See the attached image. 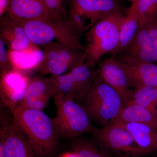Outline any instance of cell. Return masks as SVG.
<instances>
[{
	"label": "cell",
	"mask_w": 157,
	"mask_h": 157,
	"mask_svg": "<svg viewBox=\"0 0 157 157\" xmlns=\"http://www.w3.org/2000/svg\"><path fill=\"white\" fill-rule=\"evenodd\" d=\"M14 123L42 157L51 156L59 137L53 122L42 110L17 107L11 110Z\"/></svg>",
	"instance_id": "6da1fadb"
},
{
	"label": "cell",
	"mask_w": 157,
	"mask_h": 157,
	"mask_svg": "<svg viewBox=\"0 0 157 157\" xmlns=\"http://www.w3.org/2000/svg\"><path fill=\"white\" fill-rule=\"evenodd\" d=\"M25 30L29 39L35 45L42 46L54 39L58 42L84 52L85 46L80 36L68 17L64 19L38 18L17 20Z\"/></svg>",
	"instance_id": "7a4b0ae2"
},
{
	"label": "cell",
	"mask_w": 157,
	"mask_h": 157,
	"mask_svg": "<svg viewBox=\"0 0 157 157\" xmlns=\"http://www.w3.org/2000/svg\"><path fill=\"white\" fill-rule=\"evenodd\" d=\"M124 17L122 9L117 10L98 21L86 33L84 51L86 66L94 70L102 57L116 48Z\"/></svg>",
	"instance_id": "3957f363"
},
{
	"label": "cell",
	"mask_w": 157,
	"mask_h": 157,
	"mask_svg": "<svg viewBox=\"0 0 157 157\" xmlns=\"http://www.w3.org/2000/svg\"><path fill=\"white\" fill-rule=\"evenodd\" d=\"M83 100L91 120L101 128L117 119L124 106L119 94L98 75Z\"/></svg>",
	"instance_id": "277c9868"
},
{
	"label": "cell",
	"mask_w": 157,
	"mask_h": 157,
	"mask_svg": "<svg viewBox=\"0 0 157 157\" xmlns=\"http://www.w3.org/2000/svg\"><path fill=\"white\" fill-rule=\"evenodd\" d=\"M52 98L56 109V115L52 121L59 137L70 139L86 132H94L96 128L84 107L60 93H56Z\"/></svg>",
	"instance_id": "5b68a950"
},
{
	"label": "cell",
	"mask_w": 157,
	"mask_h": 157,
	"mask_svg": "<svg viewBox=\"0 0 157 157\" xmlns=\"http://www.w3.org/2000/svg\"><path fill=\"white\" fill-rule=\"evenodd\" d=\"M68 19L80 36L101 19L122 9L118 0H66Z\"/></svg>",
	"instance_id": "8992f818"
},
{
	"label": "cell",
	"mask_w": 157,
	"mask_h": 157,
	"mask_svg": "<svg viewBox=\"0 0 157 157\" xmlns=\"http://www.w3.org/2000/svg\"><path fill=\"white\" fill-rule=\"evenodd\" d=\"M96 140L114 157H143L148 155L140 148L123 124L116 119L93 132Z\"/></svg>",
	"instance_id": "52a82bcc"
},
{
	"label": "cell",
	"mask_w": 157,
	"mask_h": 157,
	"mask_svg": "<svg viewBox=\"0 0 157 157\" xmlns=\"http://www.w3.org/2000/svg\"><path fill=\"white\" fill-rule=\"evenodd\" d=\"M41 47L44 56L37 70L42 75L59 76L64 74L68 70L70 71L85 64L86 56L84 52L59 42H50Z\"/></svg>",
	"instance_id": "ba28073f"
},
{
	"label": "cell",
	"mask_w": 157,
	"mask_h": 157,
	"mask_svg": "<svg viewBox=\"0 0 157 157\" xmlns=\"http://www.w3.org/2000/svg\"><path fill=\"white\" fill-rule=\"evenodd\" d=\"M97 74L85 64L73 68L68 73L51 76L56 93H60L78 101L84 99Z\"/></svg>",
	"instance_id": "9c48e42d"
},
{
	"label": "cell",
	"mask_w": 157,
	"mask_h": 157,
	"mask_svg": "<svg viewBox=\"0 0 157 157\" xmlns=\"http://www.w3.org/2000/svg\"><path fill=\"white\" fill-rule=\"evenodd\" d=\"M115 57L128 65L157 63L156 48L144 25L140 26L132 41Z\"/></svg>",
	"instance_id": "30bf717a"
},
{
	"label": "cell",
	"mask_w": 157,
	"mask_h": 157,
	"mask_svg": "<svg viewBox=\"0 0 157 157\" xmlns=\"http://www.w3.org/2000/svg\"><path fill=\"white\" fill-rule=\"evenodd\" d=\"M98 64L97 75L119 94L124 105L130 103L133 89L121 62L111 56L101 60Z\"/></svg>",
	"instance_id": "8fae6325"
},
{
	"label": "cell",
	"mask_w": 157,
	"mask_h": 157,
	"mask_svg": "<svg viewBox=\"0 0 157 157\" xmlns=\"http://www.w3.org/2000/svg\"><path fill=\"white\" fill-rule=\"evenodd\" d=\"M29 79L20 71L13 70L1 73L0 95L3 106L13 110L23 100Z\"/></svg>",
	"instance_id": "7c38bea8"
},
{
	"label": "cell",
	"mask_w": 157,
	"mask_h": 157,
	"mask_svg": "<svg viewBox=\"0 0 157 157\" xmlns=\"http://www.w3.org/2000/svg\"><path fill=\"white\" fill-rule=\"evenodd\" d=\"M6 157H42L14 123H5L1 128Z\"/></svg>",
	"instance_id": "4fadbf2b"
},
{
	"label": "cell",
	"mask_w": 157,
	"mask_h": 157,
	"mask_svg": "<svg viewBox=\"0 0 157 157\" xmlns=\"http://www.w3.org/2000/svg\"><path fill=\"white\" fill-rule=\"evenodd\" d=\"M56 93L50 77L29 78L24 98L17 107L42 111L47 107L51 97Z\"/></svg>",
	"instance_id": "5bb4252c"
},
{
	"label": "cell",
	"mask_w": 157,
	"mask_h": 157,
	"mask_svg": "<svg viewBox=\"0 0 157 157\" xmlns=\"http://www.w3.org/2000/svg\"><path fill=\"white\" fill-rule=\"evenodd\" d=\"M0 24V39L5 42L8 50L23 51L40 48L31 42L17 20L6 15L1 17Z\"/></svg>",
	"instance_id": "9a60e30c"
},
{
	"label": "cell",
	"mask_w": 157,
	"mask_h": 157,
	"mask_svg": "<svg viewBox=\"0 0 157 157\" xmlns=\"http://www.w3.org/2000/svg\"><path fill=\"white\" fill-rule=\"evenodd\" d=\"M6 15L16 20L54 18L43 0H11Z\"/></svg>",
	"instance_id": "2e32d148"
},
{
	"label": "cell",
	"mask_w": 157,
	"mask_h": 157,
	"mask_svg": "<svg viewBox=\"0 0 157 157\" xmlns=\"http://www.w3.org/2000/svg\"><path fill=\"white\" fill-rule=\"evenodd\" d=\"M121 63L132 89L144 86L157 87V65L148 63L128 65Z\"/></svg>",
	"instance_id": "e0dca14e"
},
{
	"label": "cell",
	"mask_w": 157,
	"mask_h": 157,
	"mask_svg": "<svg viewBox=\"0 0 157 157\" xmlns=\"http://www.w3.org/2000/svg\"><path fill=\"white\" fill-rule=\"evenodd\" d=\"M121 122L132 136L135 143L148 155L157 151L156 129L145 124Z\"/></svg>",
	"instance_id": "ac0fdd59"
},
{
	"label": "cell",
	"mask_w": 157,
	"mask_h": 157,
	"mask_svg": "<svg viewBox=\"0 0 157 157\" xmlns=\"http://www.w3.org/2000/svg\"><path fill=\"white\" fill-rule=\"evenodd\" d=\"M140 26L136 3L134 2L121 23L118 44L115 50L109 54L111 56L115 57L122 51L132 41Z\"/></svg>",
	"instance_id": "d6986e66"
},
{
	"label": "cell",
	"mask_w": 157,
	"mask_h": 157,
	"mask_svg": "<svg viewBox=\"0 0 157 157\" xmlns=\"http://www.w3.org/2000/svg\"><path fill=\"white\" fill-rule=\"evenodd\" d=\"M117 119L123 123L145 124L157 130V113L132 102L124 106Z\"/></svg>",
	"instance_id": "ffe728a7"
},
{
	"label": "cell",
	"mask_w": 157,
	"mask_h": 157,
	"mask_svg": "<svg viewBox=\"0 0 157 157\" xmlns=\"http://www.w3.org/2000/svg\"><path fill=\"white\" fill-rule=\"evenodd\" d=\"M9 53L14 70L20 72L38 69L44 56L40 48L23 51L9 50Z\"/></svg>",
	"instance_id": "44dd1931"
},
{
	"label": "cell",
	"mask_w": 157,
	"mask_h": 157,
	"mask_svg": "<svg viewBox=\"0 0 157 157\" xmlns=\"http://www.w3.org/2000/svg\"><path fill=\"white\" fill-rule=\"evenodd\" d=\"M96 143L78 140L72 145L73 152L78 157H114L111 153L96 140Z\"/></svg>",
	"instance_id": "7402d4cb"
},
{
	"label": "cell",
	"mask_w": 157,
	"mask_h": 157,
	"mask_svg": "<svg viewBox=\"0 0 157 157\" xmlns=\"http://www.w3.org/2000/svg\"><path fill=\"white\" fill-rule=\"evenodd\" d=\"M131 102L157 113V87L144 86L133 89Z\"/></svg>",
	"instance_id": "603a6c76"
},
{
	"label": "cell",
	"mask_w": 157,
	"mask_h": 157,
	"mask_svg": "<svg viewBox=\"0 0 157 157\" xmlns=\"http://www.w3.org/2000/svg\"><path fill=\"white\" fill-rule=\"evenodd\" d=\"M136 10L140 26L157 21V0H136Z\"/></svg>",
	"instance_id": "cb8c5ba5"
},
{
	"label": "cell",
	"mask_w": 157,
	"mask_h": 157,
	"mask_svg": "<svg viewBox=\"0 0 157 157\" xmlns=\"http://www.w3.org/2000/svg\"><path fill=\"white\" fill-rule=\"evenodd\" d=\"M45 6L53 17L64 19L68 17L67 12L61 0H43Z\"/></svg>",
	"instance_id": "d4e9b609"
},
{
	"label": "cell",
	"mask_w": 157,
	"mask_h": 157,
	"mask_svg": "<svg viewBox=\"0 0 157 157\" xmlns=\"http://www.w3.org/2000/svg\"><path fill=\"white\" fill-rule=\"evenodd\" d=\"M4 41L0 39V71L1 73L14 70Z\"/></svg>",
	"instance_id": "484cf974"
},
{
	"label": "cell",
	"mask_w": 157,
	"mask_h": 157,
	"mask_svg": "<svg viewBox=\"0 0 157 157\" xmlns=\"http://www.w3.org/2000/svg\"><path fill=\"white\" fill-rule=\"evenodd\" d=\"M157 50V21H154L144 25Z\"/></svg>",
	"instance_id": "4316f807"
},
{
	"label": "cell",
	"mask_w": 157,
	"mask_h": 157,
	"mask_svg": "<svg viewBox=\"0 0 157 157\" xmlns=\"http://www.w3.org/2000/svg\"><path fill=\"white\" fill-rule=\"evenodd\" d=\"M11 0H0V17H2L9 9Z\"/></svg>",
	"instance_id": "83f0119b"
},
{
	"label": "cell",
	"mask_w": 157,
	"mask_h": 157,
	"mask_svg": "<svg viewBox=\"0 0 157 157\" xmlns=\"http://www.w3.org/2000/svg\"><path fill=\"white\" fill-rule=\"evenodd\" d=\"M0 157H6L5 147L2 139L0 138Z\"/></svg>",
	"instance_id": "f1b7e54d"
},
{
	"label": "cell",
	"mask_w": 157,
	"mask_h": 157,
	"mask_svg": "<svg viewBox=\"0 0 157 157\" xmlns=\"http://www.w3.org/2000/svg\"><path fill=\"white\" fill-rule=\"evenodd\" d=\"M60 157H78V156L74 152H67L62 155Z\"/></svg>",
	"instance_id": "f546056e"
},
{
	"label": "cell",
	"mask_w": 157,
	"mask_h": 157,
	"mask_svg": "<svg viewBox=\"0 0 157 157\" xmlns=\"http://www.w3.org/2000/svg\"><path fill=\"white\" fill-rule=\"evenodd\" d=\"M118 1H121V0H118ZM124 1H132V2H135V1H136V0H124Z\"/></svg>",
	"instance_id": "4dcf8cb0"
},
{
	"label": "cell",
	"mask_w": 157,
	"mask_h": 157,
	"mask_svg": "<svg viewBox=\"0 0 157 157\" xmlns=\"http://www.w3.org/2000/svg\"><path fill=\"white\" fill-rule=\"evenodd\" d=\"M61 1H63V0H61Z\"/></svg>",
	"instance_id": "1f68e13d"
}]
</instances>
